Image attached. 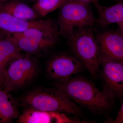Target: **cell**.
I'll return each mask as SVG.
<instances>
[{
  "mask_svg": "<svg viewBox=\"0 0 123 123\" xmlns=\"http://www.w3.org/2000/svg\"><path fill=\"white\" fill-rule=\"evenodd\" d=\"M24 2V1H26V2H32L34 3L36 1H37L38 0H20Z\"/></svg>",
  "mask_w": 123,
  "mask_h": 123,
  "instance_id": "cell-19",
  "label": "cell"
},
{
  "mask_svg": "<svg viewBox=\"0 0 123 123\" xmlns=\"http://www.w3.org/2000/svg\"><path fill=\"white\" fill-rule=\"evenodd\" d=\"M11 33L0 30V69L2 73L8 65L22 55Z\"/></svg>",
  "mask_w": 123,
  "mask_h": 123,
  "instance_id": "cell-12",
  "label": "cell"
},
{
  "mask_svg": "<svg viewBox=\"0 0 123 123\" xmlns=\"http://www.w3.org/2000/svg\"><path fill=\"white\" fill-rule=\"evenodd\" d=\"M113 123H123V104H121V107L119 110L117 116L114 120L112 121Z\"/></svg>",
  "mask_w": 123,
  "mask_h": 123,
  "instance_id": "cell-16",
  "label": "cell"
},
{
  "mask_svg": "<svg viewBox=\"0 0 123 123\" xmlns=\"http://www.w3.org/2000/svg\"><path fill=\"white\" fill-rule=\"evenodd\" d=\"M99 64L102 67L103 90L115 99L123 95V61L99 57Z\"/></svg>",
  "mask_w": 123,
  "mask_h": 123,
  "instance_id": "cell-7",
  "label": "cell"
},
{
  "mask_svg": "<svg viewBox=\"0 0 123 123\" xmlns=\"http://www.w3.org/2000/svg\"><path fill=\"white\" fill-rule=\"evenodd\" d=\"M38 69L36 56L22 54L10 62L3 72V89L11 93L26 86L35 78Z\"/></svg>",
  "mask_w": 123,
  "mask_h": 123,
  "instance_id": "cell-5",
  "label": "cell"
},
{
  "mask_svg": "<svg viewBox=\"0 0 123 123\" xmlns=\"http://www.w3.org/2000/svg\"><path fill=\"white\" fill-rule=\"evenodd\" d=\"M98 17L96 18V24L100 26H106L116 24L123 33V4L119 2L110 7L103 6L99 4L95 5Z\"/></svg>",
  "mask_w": 123,
  "mask_h": 123,
  "instance_id": "cell-11",
  "label": "cell"
},
{
  "mask_svg": "<svg viewBox=\"0 0 123 123\" xmlns=\"http://www.w3.org/2000/svg\"><path fill=\"white\" fill-rule=\"evenodd\" d=\"M17 101L11 93L0 88V123H11L20 115Z\"/></svg>",
  "mask_w": 123,
  "mask_h": 123,
  "instance_id": "cell-14",
  "label": "cell"
},
{
  "mask_svg": "<svg viewBox=\"0 0 123 123\" xmlns=\"http://www.w3.org/2000/svg\"><path fill=\"white\" fill-rule=\"evenodd\" d=\"M77 0L86 3V4H91V3H93L94 5L97 4H99L98 0Z\"/></svg>",
  "mask_w": 123,
  "mask_h": 123,
  "instance_id": "cell-17",
  "label": "cell"
},
{
  "mask_svg": "<svg viewBox=\"0 0 123 123\" xmlns=\"http://www.w3.org/2000/svg\"><path fill=\"white\" fill-rule=\"evenodd\" d=\"M54 85L78 105L92 112L103 114L111 110L114 103L113 97L84 78H71L63 82H55Z\"/></svg>",
  "mask_w": 123,
  "mask_h": 123,
  "instance_id": "cell-1",
  "label": "cell"
},
{
  "mask_svg": "<svg viewBox=\"0 0 123 123\" xmlns=\"http://www.w3.org/2000/svg\"><path fill=\"white\" fill-rule=\"evenodd\" d=\"M92 27H86L77 29L67 38L73 54L95 77L100 66L99 51Z\"/></svg>",
  "mask_w": 123,
  "mask_h": 123,
  "instance_id": "cell-3",
  "label": "cell"
},
{
  "mask_svg": "<svg viewBox=\"0 0 123 123\" xmlns=\"http://www.w3.org/2000/svg\"><path fill=\"white\" fill-rule=\"evenodd\" d=\"M85 69L83 63L73 54L59 53L52 56L47 62L45 74L50 80L63 82Z\"/></svg>",
  "mask_w": 123,
  "mask_h": 123,
  "instance_id": "cell-6",
  "label": "cell"
},
{
  "mask_svg": "<svg viewBox=\"0 0 123 123\" xmlns=\"http://www.w3.org/2000/svg\"><path fill=\"white\" fill-rule=\"evenodd\" d=\"M8 0H0V5L2 3H4Z\"/></svg>",
  "mask_w": 123,
  "mask_h": 123,
  "instance_id": "cell-20",
  "label": "cell"
},
{
  "mask_svg": "<svg viewBox=\"0 0 123 123\" xmlns=\"http://www.w3.org/2000/svg\"><path fill=\"white\" fill-rule=\"evenodd\" d=\"M90 4L68 0L60 8L56 24L60 36L68 37L77 29L95 24L96 18Z\"/></svg>",
  "mask_w": 123,
  "mask_h": 123,
  "instance_id": "cell-4",
  "label": "cell"
},
{
  "mask_svg": "<svg viewBox=\"0 0 123 123\" xmlns=\"http://www.w3.org/2000/svg\"><path fill=\"white\" fill-rule=\"evenodd\" d=\"M53 21L51 18L32 21L22 20L0 9V30L11 34L22 33L31 28L43 27Z\"/></svg>",
  "mask_w": 123,
  "mask_h": 123,
  "instance_id": "cell-9",
  "label": "cell"
},
{
  "mask_svg": "<svg viewBox=\"0 0 123 123\" xmlns=\"http://www.w3.org/2000/svg\"><path fill=\"white\" fill-rule=\"evenodd\" d=\"M68 0H38L33 4L32 8L43 18L60 8Z\"/></svg>",
  "mask_w": 123,
  "mask_h": 123,
  "instance_id": "cell-15",
  "label": "cell"
},
{
  "mask_svg": "<svg viewBox=\"0 0 123 123\" xmlns=\"http://www.w3.org/2000/svg\"><path fill=\"white\" fill-rule=\"evenodd\" d=\"M0 9L22 20L32 21L41 18L32 7L20 0H8L0 5Z\"/></svg>",
  "mask_w": 123,
  "mask_h": 123,
  "instance_id": "cell-13",
  "label": "cell"
},
{
  "mask_svg": "<svg viewBox=\"0 0 123 123\" xmlns=\"http://www.w3.org/2000/svg\"><path fill=\"white\" fill-rule=\"evenodd\" d=\"M63 112L24 108L18 118L19 123H64L70 121Z\"/></svg>",
  "mask_w": 123,
  "mask_h": 123,
  "instance_id": "cell-10",
  "label": "cell"
},
{
  "mask_svg": "<svg viewBox=\"0 0 123 123\" xmlns=\"http://www.w3.org/2000/svg\"><path fill=\"white\" fill-rule=\"evenodd\" d=\"M4 80V74L2 71L0 69V88H3Z\"/></svg>",
  "mask_w": 123,
  "mask_h": 123,
  "instance_id": "cell-18",
  "label": "cell"
},
{
  "mask_svg": "<svg viewBox=\"0 0 123 123\" xmlns=\"http://www.w3.org/2000/svg\"><path fill=\"white\" fill-rule=\"evenodd\" d=\"M18 106L49 112H63L76 116L83 115L80 107L55 88L31 90L17 100Z\"/></svg>",
  "mask_w": 123,
  "mask_h": 123,
  "instance_id": "cell-2",
  "label": "cell"
},
{
  "mask_svg": "<svg viewBox=\"0 0 123 123\" xmlns=\"http://www.w3.org/2000/svg\"><path fill=\"white\" fill-rule=\"evenodd\" d=\"M99 51V57L123 61V33L119 30H108L96 37Z\"/></svg>",
  "mask_w": 123,
  "mask_h": 123,
  "instance_id": "cell-8",
  "label": "cell"
}]
</instances>
